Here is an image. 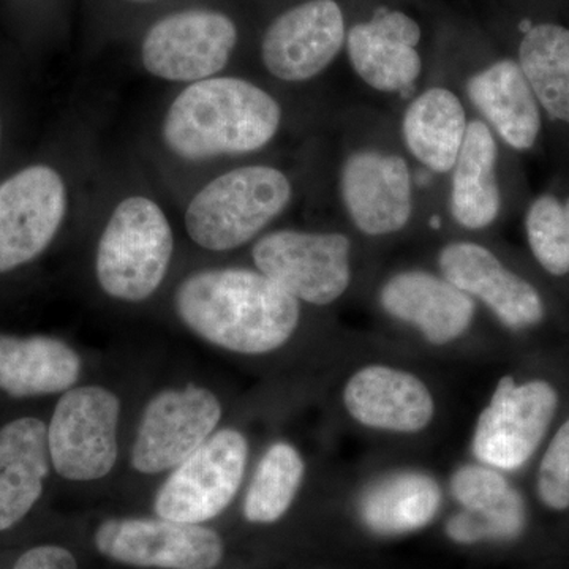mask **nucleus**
<instances>
[{
	"label": "nucleus",
	"instance_id": "1",
	"mask_svg": "<svg viewBox=\"0 0 569 569\" xmlns=\"http://www.w3.org/2000/svg\"><path fill=\"white\" fill-rule=\"evenodd\" d=\"M159 362L102 355L91 373L54 400L47 419L52 477L62 485L116 489L138 402Z\"/></svg>",
	"mask_w": 569,
	"mask_h": 569
},
{
	"label": "nucleus",
	"instance_id": "2",
	"mask_svg": "<svg viewBox=\"0 0 569 569\" xmlns=\"http://www.w3.org/2000/svg\"><path fill=\"white\" fill-rule=\"evenodd\" d=\"M178 325L213 355L260 359L290 346L301 326V302L258 269L201 268L171 295Z\"/></svg>",
	"mask_w": 569,
	"mask_h": 569
},
{
	"label": "nucleus",
	"instance_id": "3",
	"mask_svg": "<svg viewBox=\"0 0 569 569\" xmlns=\"http://www.w3.org/2000/svg\"><path fill=\"white\" fill-rule=\"evenodd\" d=\"M230 395L192 367H157L140 397L116 489L151 492L231 418Z\"/></svg>",
	"mask_w": 569,
	"mask_h": 569
},
{
	"label": "nucleus",
	"instance_id": "4",
	"mask_svg": "<svg viewBox=\"0 0 569 569\" xmlns=\"http://www.w3.org/2000/svg\"><path fill=\"white\" fill-rule=\"evenodd\" d=\"M282 121L274 97L241 78H208L183 89L163 119V141L183 160L264 148Z\"/></svg>",
	"mask_w": 569,
	"mask_h": 569
},
{
	"label": "nucleus",
	"instance_id": "5",
	"mask_svg": "<svg viewBox=\"0 0 569 569\" xmlns=\"http://www.w3.org/2000/svg\"><path fill=\"white\" fill-rule=\"evenodd\" d=\"M173 258L174 234L167 213L151 198L129 197L104 224L93 254V276L111 301L144 305L163 287Z\"/></svg>",
	"mask_w": 569,
	"mask_h": 569
},
{
	"label": "nucleus",
	"instance_id": "6",
	"mask_svg": "<svg viewBox=\"0 0 569 569\" xmlns=\"http://www.w3.org/2000/svg\"><path fill=\"white\" fill-rule=\"evenodd\" d=\"M253 466V441L233 419L149 492V512L193 526H213L238 503Z\"/></svg>",
	"mask_w": 569,
	"mask_h": 569
},
{
	"label": "nucleus",
	"instance_id": "7",
	"mask_svg": "<svg viewBox=\"0 0 569 569\" xmlns=\"http://www.w3.org/2000/svg\"><path fill=\"white\" fill-rule=\"evenodd\" d=\"M291 194L290 181L276 168H236L194 194L186 212L187 234L208 252H231L279 217Z\"/></svg>",
	"mask_w": 569,
	"mask_h": 569
},
{
	"label": "nucleus",
	"instance_id": "8",
	"mask_svg": "<svg viewBox=\"0 0 569 569\" xmlns=\"http://www.w3.org/2000/svg\"><path fill=\"white\" fill-rule=\"evenodd\" d=\"M99 556L137 569H217L227 545L213 526L174 522L151 515H111L96 523Z\"/></svg>",
	"mask_w": 569,
	"mask_h": 569
},
{
	"label": "nucleus",
	"instance_id": "9",
	"mask_svg": "<svg viewBox=\"0 0 569 569\" xmlns=\"http://www.w3.org/2000/svg\"><path fill=\"white\" fill-rule=\"evenodd\" d=\"M350 249L346 234L277 230L254 241L252 260L301 305L325 307L350 287Z\"/></svg>",
	"mask_w": 569,
	"mask_h": 569
},
{
	"label": "nucleus",
	"instance_id": "10",
	"mask_svg": "<svg viewBox=\"0 0 569 569\" xmlns=\"http://www.w3.org/2000/svg\"><path fill=\"white\" fill-rule=\"evenodd\" d=\"M557 407L559 395L548 381L501 378L475 426V458L500 471L519 470L537 452Z\"/></svg>",
	"mask_w": 569,
	"mask_h": 569
},
{
	"label": "nucleus",
	"instance_id": "11",
	"mask_svg": "<svg viewBox=\"0 0 569 569\" xmlns=\"http://www.w3.org/2000/svg\"><path fill=\"white\" fill-rule=\"evenodd\" d=\"M67 187L48 164H32L0 183V274L40 257L66 219Z\"/></svg>",
	"mask_w": 569,
	"mask_h": 569
},
{
	"label": "nucleus",
	"instance_id": "12",
	"mask_svg": "<svg viewBox=\"0 0 569 569\" xmlns=\"http://www.w3.org/2000/svg\"><path fill=\"white\" fill-rule=\"evenodd\" d=\"M238 29L219 11L186 10L157 22L142 41L144 69L160 80L197 82L224 69Z\"/></svg>",
	"mask_w": 569,
	"mask_h": 569
},
{
	"label": "nucleus",
	"instance_id": "13",
	"mask_svg": "<svg viewBox=\"0 0 569 569\" xmlns=\"http://www.w3.org/2000/svg\"><path fill=\"white\" fill-rule=\"evenodd\" d=\"M346 40V22L335 0H309L284 11L264 33L261 56L266 69L282 81L317 77Z\"/></svg>",
	"mask_w": 569,
	"mask_h": 569
},
{
	"label": "nucleus",
	"instance_id": "14",
	"mask_svg": "<svg viewBox=\"0 0 569 569\" xmlns=\"http://www.w3.org/2000/svg\"><path fill=\"white\" fill-rule=\"evenodd\" d=\"M100 358L63 337L0 332V392L14 400H56L84 380Z\"/></svg>",
	"mask_w": 569,
	"mask_h": 569
},
{
	"label": "nucleus",
	"instance_id": "15",
	"mask_svg": "<svg viewBox=\"0 0 569 569\" xmlns=\"http://www.w3.org/2000/svg\"><path fill=\"white\" fill-rule=\"evenodd\" d=\"M438 264L448 282L485 302L507 328L518 331L545 318L537 288L509 271L486 247L452 242L441 249Z\"/></svg>",
	"mask_w": 569,
	"mask_h": 569
},
{
	"label": "nucleus",
	"instance_id": "16",
	"mask_svg": "<svg viewBox=\"0 0 569 569\" xmlns=\"http://www.w3.org/2000/svg\"><path fill=\"white\" fill-rule=\"evenodd\" d=\"M342 400L358 425L381 432L418 433L436 415V400L421 378L385 365L362 367L348 378Z\"/></svg>",
	"mask_w": 569,
	"mask_h": 569
},
{
	"label": "nucleus",
	"instance_id": "17",
	"mask_svg": "<svg viewBox=\"0 0 569 569\" xmlns=\"http://www.w3.org/2000/svg\"><path fill=\"white\" fill-rule=\"evenodd\" d=\"M340 193L350 219L369 236L402 230L411 217V178L406 160L376 151L348 157Z\"/></svg>",
	"mask_w": 569,
	"mask_h": 569
},
{
	"label": "nucleus",
	"instance_id": "18",
	"mask_svg": "<svg viewBox=\"0 0 569 569\" xmlns=\"http://www.w3.org/2000/svg\"><path fill=\"white\" fill-rule=\"evenodd\" d=\"M452 497L463 508L447 523V533L460 545L511 541L526 529L523 498L497 468L468 463L452 473Z\"/></svg>",
	"mask_w": 569,
	"mask_h": 569
},
{
	"label": "nucleus",
	"instance_id": "19",
	"mask_svg": "<svg viewBox=\"0 0 569 569\" xmlns=\"http://www.w3.org/2000/svg\"><path fill=\"white\" fill-rule=\"evenodd\" d=\"M380 305L396 320L415 326L432 346L460 339L475 318V301L447 279L425 271L392 276L380 291Z\"/></svg>",
	"mask_w": 569,
	"mask_h": 569
},
{
	"label": "nucleus",
	"instance_id": "20",
	"mask_svg": "<svg viewBox=\"0 0 569 569\" xmlns=\"http://www.w3.org/2000/svg\"><path fill=\"white\" fill-rule=\"evenodd\" d=\"M54 479L47 419L24 415L0 426V533L14 529L40 503Z\"/></svg>",
	"mask_w": 569,
	"mask_h": 569
},
{
	"label": "nucleus",
	"instance_id": "21",
	"mask_svg": "<svg viewBox=\"0 0 569 569\" xmlns=\"http://www.w3.org/2000/svg\"><path fill=\"white\" fill-rule=\"evenodd\" d=\"M419 40L417 21L400 11L378 9L372 20L348 32V58L370 88L403 93L421 73V58L415 50Z\"/></svg>",
	"mask_w": 569,
	"mask_h": 569
},
{
	"label": "nucleus",
	"instance_id": "22",
	"mask_svg": "<svg viewBox=\"0 0 569 569\" xmlns=\"http://www.w3.org/2000/svg\"><path fill=\"white\" fill-rule=\"evenodd\" d=\"M467 92L511 148L526 151L535 144L541 114L537 97L518 62L507 59L479 71L468 81Z\"/></svg>",
	"mask_w": 569,
	"mask_h": 569
},
{
	"label": "nucleus",
	"instance_id": "23",
	"mask_svg": "<svg viewBox=\"0 0 569 569\" xmlns=\"http://www.w3.org/2000/svg\"><path fill=\"white\" fill-rule=\"evenodd\" d=\"M441 507L437 479L425 471H395L370 485L359 500V516L381 537L411 533L429 526Z\"/></svg>",
	"mask_w": 569,
	"mask_h": 569
},
{
	"label": "nucleus",
	"instance_id": "24",
	"mask_svg": "<svg viewBox=\"0 0 569 569\" xmlns=\"http://www.w3.org/2000/svg\"><path fill=\"white\" fill-rule=\"evenodd\" d=\"M306 477L307 462L298 445L284 438L266 445L238 500L242 518L252 526H274L293 508Z\"/></svg>",
	"mask_w": 569,
	"mask_h": 569
},
{
	"label": "nucleus",
	"instance_id": "25",
	"mask_svg": "<svg viewBox=\"0 0 569 569\" xmlns=\"http://www.w3.org/2000/svg\"><path fill=\"white\" fill-rule=\"evenodd\" d=\"M497 142L485 122L471 121L455 164L451 212L467 230H482L500 212L497 176Z\"/></svg>",
	"mask_w": 569,
	"mask_h": 569
},
{
	"label": "nucleus",
	"instance_id": "26",
	"mask_svg": "<svg viewBox=\"0 0 569 569\" xmlns=\"http://www.w3.org/2000/svg\"><path fill=\"white\" fill-rule=\"evenodd\" d=\"M467 126L458 97L448 89L433 88L407 108L403 140L419 162L436 173H448L458 162Z\"/></svg>",
	"mask_w": 569,
	"mask_h": 569
},
{
	"label": "nucleus",
	"instance_id": "27",
	"mask_svg": "<svg viewBox=\"0 0 569 569\" xmlns=\"http://www.w3.org/2000/svg\"><path fill=\"white\" fill-rule=\"evenodd\" d=\"M519 66L550 118L569 123V31L539 24L523 37Z\"/></svg>",
	"mask_w": 569,
	"mask_h": 569
},
{
	"label": "nucleus",
	"instance_id": "28",
	"mask_svg": "<svg viewBox=\"0 0 569 569\" xmlns=\"http://www.w3.org/2000/svg\"><path fill=\"white\" fill-rule=\"evenodd\" d=\"M527 238L538 263L552 276L569 272V198L542 194L527 212Z\"/></svg>",
	"mask_w": 569,
	"mask_h": 569
},
{
	"label": "nucleus",
	"instance_id": "29",
	"mask_svg": "<svg viewBox=\"0 0 569 569\" xmlns=\"http://www.w3.org/2000/svg\"><path fill=\"white\" fill-rule=\"evenodd\" d=\"M538 496L553 511L569 508V418L557 430L539 463Z\"/></svg>",
	"mask_w": 569,
	"mask_h": 569
},
{
	"label": "nucleus",
	"instance_id": "30",
	"mask_svg": "<svg viewBox=\"0 0 569 569\" xmlns=\"http://www.w3.org/2000/svg\"><path fill=\"white\" fill-rule=\"evenodd\" d=\"M11 569H80V563L66 546L39 545L22 552Z\"/></svg>",
	"mask_w": 569,
	"mask_h": 569
}]
</instances>
